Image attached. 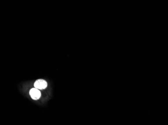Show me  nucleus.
Masks as SVG:
<instances>
[{"label":"nucleus","instance_id":"1","mask_svg":"<svg viewBox=\"0 0 168 125\" xmlns=\"http://www.w3.org/2000/svg\"><path fill=\"white\" fill-rule=\"evenodd\" d=\"M34 85L35 88L37 89L38 90H43L47 88V82L44 80L39 79L35 82Z\"/></svg>","mask_w":168,"mask_h":125},{"label":"nucleus","instance_id":"2","mask_svg":"<svg viewBox=\"0 0 168 125\" xmlns=\"http://www.w3.org/2000/svg\"><path fill=\"white\" fill-rule=\"evenodd\" d=\"M29 94L33 100H38L41 96V93L38 89L36 88H32L29 92Z\"/></svg>","mask_w":168,"mask_h":125}]
</instances>
